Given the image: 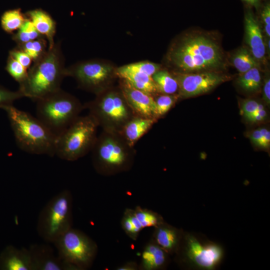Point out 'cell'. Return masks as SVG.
<instances>
[{
  "mask_svg": "<svg viewBox=\"0 0 270 270\" xmlns=\"http://www.w3.org/2000/svg\"><path fill=\"white\" fill-rule=\"evenodd\" d=\"M92 162L100 174L112 176L128 170L136 154L118 132L102 130L91 150Z\"/></svg>",
  "mask_w": 270,
  "mask_h": 270,
  "instance_id": "4",
  "label": "cell"
},
{
  "mask_svg": "<svg viewBox=\"0 0 270 270\" xmlns=\"http://www.w3.org/2000/svg\"><path fill=\"white\" fill-rule=\"evenodd\" d=\"M6 70L19 84L26 80L28 72L26 68L10 56L7 60Z\"/></svg>",
  "mask_w": 270,
  "mask_h": 270,
  "instance_id": "30",
  "label": "cell"
},
{
  "mask_svg": "<svg viewBox=\"0 0 270 270\" xmlns=\"http://www.w3.org/2000/svg\"><path fill=\"white\" fill-rule=\"evenodd\" d=\"M176 254L180 263L188 268L213 270L222 260L224 250L218 244L184 232Z\"/></svg>",
  "mask_w": 270,
  "mask_h": 270,
  "instance_id": "9",
  "label": "cell"
},
{
  "mask_svg": "<svg viewBox=\"0 0 270 270\" xmlns=\"http://www.w3.org/2000/svg\"><path fill=\"white\" fill-rule=\"evenodd\" d=\"M262 18L264 24V30L267 38L270 36V6L267 4L262 12Z\"/></svg>",
  "mask_w": 270,
  "mask_h": 270,
  "instance_id": "37",
  "label": "cell"
},
{
  "mask_svg": "<svg viewBox=\"0 0 270 270\" xmlns=\"http://www.w3.org/2000/svg\"><path fill=\"white\" fill-rule=\"evenodd\" d=\"M246 40L249 50L258 61L264 58L266 48L262 32L256 19L250 12L244 17Z\"/></svg>",
  "mask_w": 270,
  "mask_h": 270,
  "instance_id": "16",
  "label": "cell"
},
{
  "mask_svg": "<svg viewBox=\"0 0 270 270\" xmlns=\"http://www.w3.org/2000/svg\"><path fill=\"white\" fill-rule=\"evenodd\" d=\"M26 17L34 24L37 31L44 37L48 42V48H51L55 42L56 22L53 18L45 11L36 9L30 10Z\"/></svg>",
  "mask_w": 270,
  "mask_h": 270,
  "instance_id": "20",
  "label": "cell"
},
{
  "mask_svg": "<svg viewBox=\"0 0 270 270\" xmlns=\"http://www.w3.org/2000/svg\"><path fill=\"white\" fill-rule=\"evenodd\" d=\"M264 106L262 104L253 100H246L243 101L241 106V112L244 118Z\"/></svg>",
  "mask_w": 270,
  "mask_h": 270,
  "instance_id": "35",
  "label": "cell"
},
{
  "mask_svg": "<svg viewBox=\"0 0 270 270\" xmlns=\"http://www.w3.org/2000/svg\"><path fill=\"white\" fill-rule=\"evenodd\" d=\"M158 119L165 115L178 99V94H162L154 98Z\"/></svg>",
  "mask_w": 270,
  "mask_h": 270,
  "instance_id": "31",
  "label": "cell"
},
{
  "mask_svg": "<svg viewBox=\"0 0 270 270\" xmlns=\"http://www.w3.org/2000/svg\"><path fill=\"white\" fill-rule=\"evenodd\" d=\"M117 77L128 81L135 88L153 96L158 93L152 76L131 68L128 64L116 69Z\"/></svg>",
  "mask_w": 270,
  "mask_h": 270,
  "instance_id": "18",
  "label": "cell"
},
{
  "mask_svg": "<svg viewBox=\"0 0 270 270\" xmlns=\"http://www.w3.org/2000/svg\"><path fill=\"white\" fill-rule=\"evenodd\" d=\"M48 41L44 38H40L17 46V48L27 54L34 62L46 53L48 46Z\"/></svg>",
  "mask_w": 270,
  "mask_h": 270,
  "instance_id": "26",
  "label": "cell"
},
{
  "mask_svg": "<svg viewBox=\"0 0 270 270\" xmlns=\"http://www.w3.org/2000/svg\"><path fill=\"white\" fill-rule=\"evenodd\" d=\"M24 98L20 92L11 91L0 86V108L13 104V102L20 98Z\"/></svg>",
  "mask_w": 270,
  "mask_h": 270,
  "instance_id": "32",
  "label": "cell"
},
{
  "mask_svg": "<svg viewBox=\"0 0 270 270\" xmlns=\"http://www.w3.org/2000/svg\"><path fill=\"white\" fill-rule=\"evenodd\" d=\"M168 255L151 240L143 250L139 270H156L164 268L167 263Z\"/></svg>",
  "mask_w": 270,
  "mask_h": 270,
  "instance_id": "21",
  "label": "cell"
},
{
  "mask_svg": "<svg viewBox=\"0 0 270 270\" xmlns=\"http://www.w3.org/2000/svg\"><path fill=\"white\" fill-rule=\"evenodd\" d=\"M120 79L119 88L134 114L158 120L154 96L135 88L126 80Z\"/></svg>",
  "mask_w": 270,
  "mask_h": 270,
  "instance_id": "13",
  "label": "cell"
},
{
  "mask_svg": "<svg viewBox=\"0 0 270 270\" xmlns=\"http://www.w3.org/2000/svg\"><path fill=\"white\" fill-rule=\"evenodd\" d=\"M40 38L44 37L37 31L32 22L28 18L17 32L12 36L17 45Z\"/></svg>",
  "mask_w": 270,
  "mask_h": 270,
  "instance_id": "28",
  "label": "cell"
},
{
  "mask_svg": "<svg viewBox=\"0 0 270 270\" xmlns=\"http://www.w3.org/2000/svg\"><path fill=\"white\" fill-rule=\"evenodd\" d=\"M248 4L257 8L260 3V0H242Z\"/></svg>",
  "mask_w": 270,
  "mask_h": 270,
  "instance_id": "41",
  "label": "cell"
},
{
  "mask_svg": "<svg viewBox=\"0 0 270 270\" xmlns=\"http://www.w3.org/2000/svg\"><path fill=\"white\" fill-rule=\"evenodd\" d=\"M64 57L61 42L48 48L44 56L34 62L28 70L26 80L19 84L24 97L34 101L60 88L66 77Z\"/></svg>",
  "mask_w": 270,
  "mask_h": 270,
  "instance_id": "2",
  "label": "cell"
},
{
  "mask_svg": "<svg viewBox=\"0 0 270 270\" xmlns=\"http://www.w3.org/2000/svg\"><path fill=\"white\" fill-rule=\"evenodd\" d=\"M121 225L126 235L133 240L137 239L140 232L143 229L134 214V210L128 208L124 212Z\"/></svg>",
  "mask_w": 270,
  "mask_h": 270,
  "instance_id": "27",
  "label": "cell"
},
{
  "mask_svg": "<svg viewBox=\"0 0 270 270\" xmlns=\"http://www.w3.org/2000/svg\"><path fill=\"white\" fill-rule=\"evenodd\" d=\"M96 95L84 108L102 130L120 132L135 116L120 88L110 86Z\"/></svg>",
  "mask_w": 270,
  "mask_h": 270,
  "instance_id": "7",
  "label": "cell"
},
{
  "mask_svg": "<svg viewBox=\"0 0 270 270\" xmlns=\"http://www.w3.org/2000/svg\"><path fill=\"white\" fill-rule=\"evenodd\" d=\"M158 93L174 94L178 90V82L168 71L160 70L152 76Z\"/></svg>",
  "mask_w": 270,
  "mask_h": 270,
  "instance_id": "22",
  "label": "cell"
},
{
  "mask_svg": "<svg viewBox=\"0 0 270 270\" xmlns=\"http://www.w3.org/2000/svg\"><path fill=\"white\" fill-rule=\"evenodd\" d=\"M266 130L265 128H259L253 130L250 134V138L252 143L264 149V136Z\"/></svg>",
  "mask_w": 270,
  "mask_h": 270,
  "instance_id": "36",
  "label": "cell"
},
{
  "mask_svg": "<svg viewBox=\"0 0 270 270\" xmlns=\"http://www.w3.org/2000/svg\"><path fill=\"white\" fill-rule=\"evenodd\" d=\"M232 62L236 68L242 74L253 68H258L260 64L250 50L242 48L236 50L232 57Z\"/></svg>",
  "mask_w": 270,
  "mask_h": 270,
  "instance_id": "23",
  "label": "cell"
},
{
  "mask_svg": "<svg viewBox=\"0 0 270 270\" xmlns=\"http://www.w3.org/2000/svg\"><path fill=\"white\" fill-rule=\"evenodd\" d=\"M154 228L152 240L168 254H176L184 232L164 222Z\"/></svg>",
  "mask_w": 270,
  "mask_h": 270,
  "instance_id": "15",
  "label": "cell"
},
{
  "mask_svg": "<svg viewBox=\"0 0 270 270\" xmlns=\"http://www.w3.org/2000/svg\"><path fill=\"white\" fill-rule=\"evenodd\" d=\"M0 270H32L28 248L7 246L0 254Z\"/></svg>",
  "mask_w": 270,
  "mask_h": 270,
  "instance_id": "17",
  "label": "cell"
},
{
  "mask_svg": "<svg viewBox=\"0 0 270 270\" xmlns=\"http://www.w3.org/2000/svg\"><path fill=\"white\" fill-rule=\"evenodd\" d=\"M99 126L90 114L78 116L57 136L56 154L60 158L74 161L91 152Z\"/></svg>",
  "mask_w": 270,
  "mask_h": 270,
  "instance_id": "6",
  "label": "cell"
},
{
  "mask_svg": "<svg viewBox=\"0 0 270 270\" xmlns=\"http://www.w3.org/2000/svg\"><path fill=\"white\" fill-rule=\"evenodd\" d=\"M72 198L68 190L53 196L40 212L37 232L45 241L54 242L60 236L72 228Z\"/></svg>",
  "mask_w": 270,
  "mask_h": 270,
  "instance_id": "8",
  "label": "cell"
},
{
  "mask_svg": "<svg viewBox=\"0 0 270 270\" xmlns=\"http://www.w3.org/2000/svg\"><path fill=\"white\" fill-rule=\"evenodd\" d=\"M128 65L134 69L144 72L152 76L154 74L160 70V65L150 62H140Z\"/></svg>",
  "mask_w": 270,
  "mask_h": 270,
  "instance_id": "33",
  "label": "cell"
},
{
  "mask_svg": "<svg viewBox=\"0 0 270 270\" xmlns=\"http://www.w3.org/2000/svg\"><path fill=\"white\" fill-rule=\"evenodd\" d=\"M179 98H186L204 94L228 80L229 77L216 71L174 74Z\"/></svg>",
  "mask_w": 270,
  "mask_h": 270,
  "instance_id": "12",
  "label": "cell"
},
{
  "mask_svg": "<svg viewBox=\"0 0 270 270\" xmlns=\"http://www.w3.org/2000/svg\"><path fill=\"white\" fill-rule=\"evenodd\" d=\"M168 58L180 72H218L225 66L218 43L208 34L200 33L184 36L172 46Z\"/></svg>",
  "mask_w": 270,
  "mask_h": 270,
  "instance_id": "1",
  "label": "cell"
},
{
  "mask_svg": "<svg viewBox=\"0 0 270 270\" xmlns=\"http://www.w3.org/2000/svg\"><path fill=\"white\" fill-rule=\"evenodd\" d=\"M27 19L20 9H14L5 12L1 17L2 28L8 33L18 30Z\"/></svg>",
  "mask_w": 270,
  "mask_h": 270,
  "instance_id": "24",
  "label": "cell"
},
{
  "mask_svg": "<svg viewBox=\"0 0 270 270\" xmlns=\"http://www.w3.org/2000/svg\"><path fill=\"white\" fill-rule=\"evenodd\" d=\"M36 102L37 118L56 136L79 116L84 108L76 98L61 88Z\"/></svg>",
  "mask_w": 270,
  "mask_h": 270,
  "instance_id": "5",
  "label": "cell"
},
{
  "mask_svg": "<svg viewBox=\"0 0 270 270\" xmlns=\"http://www.w3.org/2000/svg\"><path fill=\"white\" fill-rule=\"evenodd\" d=\"M3 110L20 149L30 154L55 156L57 136L39 119L13 104Z\"/></svg>",
  "mask_w": 270,
  "mask_h": 270,
  "instance_id": "3",
  "label": "cell"
},
{
  "mask_svg": "<svg viewBox=\"0 0 270 270\" xmlns=\"http://www.w3.org/2000/svg\"><path fill=\"white\" fill-rule=\"evenodd\" d=\"M134 212L143 228H154L164 222L163 218L157 212L140 206L134 209Z\"/></svg>",
  "mask_w": 270,
  "mask_h": 270,
  "instance_id": "29",
  "label": "cell"
},
{
  "mask_svg": "<svg viewBox=\"0 0 270 270\" xmlns=\"http://www.w3.org/2000/svg\"><path fill=\"white\" fill-rule=\"evenodd\" d=\"M32 270H78L74 266L66 262L58 254L56 256L52 247L44 244H32L28 248Z\"/></svg>",
  "mask_w": 270,
  "mask_h": 270,
  "instance_id": "14",
  "label": "cell"
},
{
  "mask_svg": "<svg viewBox=\"0 0 270 270\" xmlns=\"http://www.w3.org/2000/svg\"><path fill=\"white\" fill-rule=\"evenodd\" d=\"M116 270H139V266L134 261H129L118 266Z\"/></svg>",
  "mask_w": 270,
  "mask_h": 270,
  "instance_id": "40",
  "label": "cell"
},
{
  "mask_svg": "<svg viewBox=\"0 0 270 270\" xmlns=\"http://www.w3.org/2000/svg\"><path fill=\"white\" fill-rule=\"evenodd\" d=\"M9 56L18 62L28 70L32 66V60L30 57L17 47L10 52Z\"/></svg>",
  "mask_w": 270,
  "mask_h": 270,
  "instance_id": "34",
  "label": "cell"
},
{
  "mask_svg": "<svg viewBox=\"0 0 270 270\" xmlns=\"http://www.w3.org/2000/svg\"><path fill=\"white\" fill-rule=\"evenodd\" d=\"M266 110L264 106H263L245 118L249 122H258L264 120L266 118Z\"/></svg>",
  "mask_w": 270,
  "mask_h": 270,
  "instance_id": "38",
  "label": "cell"
},
{
  "mask_svg": "<svg viewBox=\"0 0 270 270\" xmlns=\"http://www.w3.org/2000/svg\"><path fill=\"white\" fill-rule=\"evenodd\" d=\"M238 83L242 89L247 92H254L258 90L262 84L258 68H253L241 74L238 78Z\"/></svg>",
  "mask_w": 270,
  "mask_h": 270,
  "instance_id": "25",
  "label": "cell"
},
{
  "mask_svg": "<svg viewBox=\"0 0 270 270\" xmlns=\"http://www.w3.org/2000/svg\"><path fill=\"white\" fill-rule=\"evenodd\" d=\"M58 256L78 270L90 268L98 252L94 241L84 232L70 228L54 242Z\"/></svg>",
  "mask_w": 270,
  "mask_h": 270,
  "instance_id": "10",
  "label": "cell"
},
{
  "mask_svg": "<svg viewBox=\"0 0 270 270\" xmlns=\"http://www.w3.org/2000/svg\"><path fill=\"white\" fill-rule=\"evenodd\" d=\"M157 120L134 116L123 126L120 134L127 143L134 147L138 140L152 128Z\"/></svg>",
  "mask_w": 270,
  "mask_h": 270,
  "instance_id": "19",
  "label": "cell"
},
{
  "mask_svg": "<svg viewBox=\"0 0 270 270\" xmlns=\"http://www.w3.org/2000/svg\"><path fill=\"white\" fill-rule=\"evenodd\" d=\"M262 98L268 106L270 104V78L268 74L266 76L262 90Z\"/></svg>",
  "mask_w": 270,
  "mask_h": 270,
  "instance_id": "39",
  "label": "cell"
},
{
  "mask_svg": "<svg viewBox=\"0 0 270 270\" xmlns=\"http://www.w3.org/2000/svg\"><path fill=\"white\" fill-rule=\"evenodd\" d=\"M66 76H72L82 88L98 94L112 86L117 77L112 66L96 60H88L66 68Z\"/></svg>",
  "mask_w": 270,
  "mask_h": 270,
  "instance_id": "11",
  "label": "cell"
}]
</instances>
